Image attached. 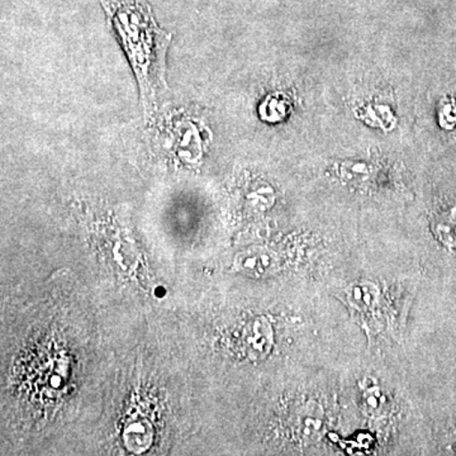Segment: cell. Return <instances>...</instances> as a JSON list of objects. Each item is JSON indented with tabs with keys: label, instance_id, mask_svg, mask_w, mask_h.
Segmentation results:
<instances>
[{
	"label": "cell",
	"instance_id": "1",
	"mask_svg": "<svg viewBox=\"0 0 456 456\" xmlns=\"http://www.w3.org/2000/svg\"><path fill=\"white\" fill-rule=\"evenodd\" d=\"M108 9L112 12L114 27L130 57L139 80L141 101L147 110L155 103L158 93L167 89L165 60L170 35L159 28L149 7L141 0L116 2Z\"/></svg>",
	"mask_w": 456,
	"mask_h": 456
},
{
	"label": "cell",
	"instance_id": "2",
	"mask_svg": "<svg viewBox=\"0 0 456 456\" xmlns=\"http://www.w3.org/2000/svg\"><path fill=\"white\" fill-rule=\"evenodd\" d=\"M351 317L371 335L382 329V293L371 281H358L345 289L344 299Z\"/></svg>",
	"mask_w": 456,
	"mask_h": 456
},
{
	"label": "cell",
	"instance_id": "3",
	"mask_svg": "<svg viewBox=\"0 0 456 456\" xmlns=\"http://www.w3.org/2000/svg\"><path fill=\"white\" fill-rule=\"evenodd\" d=\"M235 266L251 277H263L279 268V257L265 250L248 251L236 257Z\"/></svg>",
	"mask_w": 456,
	"mask_h": 456
},
{
	"label": "cell",
	"instance_id": "4",
	"mask_svg": "<svg viewBox=\"0 0 456 456\" xmlns=\"http://www.w3.org/2000/svg\"><path fill=\"white\" fill-rule=\"evenodd\" d=\"M432 231L441 244L456 248V208L436 216L432 221Z\"/></svg>",
	"mask_w": 456,
	"mask_h": 456
}]
</instances>
